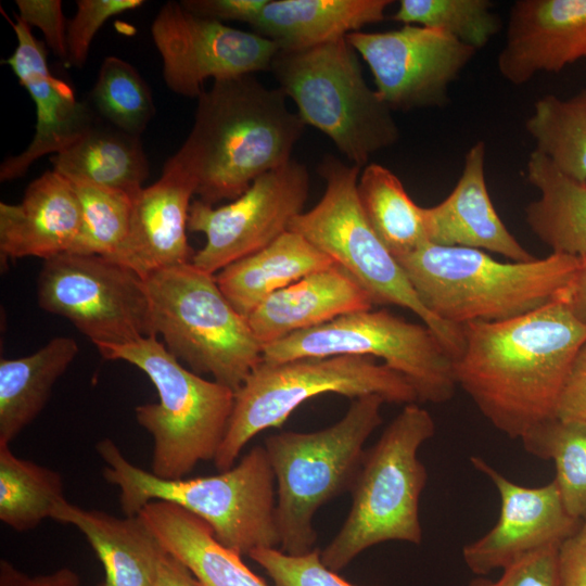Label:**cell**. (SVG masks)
Wrapping results in <instances>:
<instances>
[{
  "mask_svg": "<svg viewBox=\"0 0 586 586\" xmlns=\"http://www.w3.org/2000/svg\"><path fill=\"white\" fill-rule=\"evenodd\" d=\"M462 329L463 348L453 360L455 381L494 428L521 438L556 417L571 366L586 342V326L561 301Z\"/></svg>",
  "mask_w": 586,
  "mask_h": 586,
  "instance_id": "1",
  "label": "cell"
},
{
  "mask_svg": "<svg viewBox=\"0 0 586 586\" xmlns=\"http://www.w3.org/2000/svg\"><path fill=\"white\" fill-rule=\"evenodd\" d=\"M286 98L253 74L214 80L202 91L192 128L174 154L194 176L199 200H234L292 160L306 125Z\"/></svg>",
  "mask_w": 586,
  "mask_h": 586,
  "instance_id": "2",
  "label": "cell"
},
{
  "mask_svg": "<svg viewBox=\"0 0 586 586\" xmlns=\"http://www.w3.org/2000/svg\"><path fill=\"white\" fill-rule=\"evenodd\" d=\"M396 260L423 306L457 327L509 320L560 301L581 265L558 253L504 263L484 251L429 242Z\"/></svg>",
  "mask_w": 586,
  "mask_h": 586,
  "instance_id": "3",
  "label": "cell"
},
{
  "mask_svg": "<svg viewBox=\"0 0 586 586\" xmlns=\"http://www.w3.org/2000/svg\"><path fill=\"white\" fill-rule=\"evenodd\" d=\"M95 450L104 462V480L119 489L125 515H137L151 501L173 502L206 522L215 537L240 556L259 548H279L275 474L265 447H253L218 474L164 480L132 462L111 440Z\"/></svg>",
  "mask_w": 586,
  "mask_h": 586,
  "instance_id": "4",
  "label": "cell"
},
{
  "mask_svg": "<svg viewBox=\"0 0 586 586\" xmlns=\"http://www.w3.org/2000/svg\"><path fill=\"white\" fill-rule=\"evenodd\" d=\"M434 433L431 413L411 403L365 450L349 491L347 518L321 550V560L329 569L340 572L362 551L385 542L421 544L419 502L428 472L418 453Z\"/></svg>",
  "mask_w": 586,
  "mask_h": 586,
  "instance_id": "5",
  "label": "cell"
},
{
  "mask_svg": "<svg viewBox=\"0 0 586 586\" xmlns=\"http://www.w3.org/2000/svg\"><path fill=\"white\" fill-rule=\"evenodd\" d=\"M102 357L127 361L144 372L158 403L135 408V418L153 438L151 472L178 480L202 461H214L228 430L234 392L184 368L157 336L97 347Z\"/></svg>",
  "mask_w": 586,
  "mask_h": 586,
  "instance_id": "6",
  "label": "cell"
},
{
  "mask_svg": "<svg viewBox=\"0 0 586 586\" xmlns=\"http://www.w3.org/2000/svg\"><path fill=\"white\" fill-rule=\"evenodd\" d=\"M384 399H353L336 423L315 432L283 431L264 443L277 484L279 548L293 556L311 551L317 540L316 511L349 492L365 454V443L382 423Z\"/></svg>",
  "mask_w": 586,
  "mask_h": 586,
  "instance_id": "7",
  "label": "cell"
},
{
  "mask_svg": "<svg viewBox=\"0 0 586 586\" xmlns=\"http://www.w3.org/2000/svg\"><path fill=\"white\" fill-rule=\"evenodd\" d=\"M151 335L196 374L235 392L263 360V346L245 316L221 292L215 275L192 263L143 278Z\"/></svg>",
  "mask_w": 586,
  "mask_h": 586,
  "instance_id": "8",
  "label": "cell"
},
{
  "mask_svg": "<svg viewBox=\"0 0 586 586\" xmlns=\"http://www.w3.org/2000/svg\"><path fill=\"white\" fill-rule=\"evenodd\" d=\"M270 72L305 125L328 136L353 165L361 168L398 140L391 109L367 85L358 53L346 38L305 50H279Z\"/></svg>",
  "mask_w": 586,
  "mask_h": 586,
  "instance_id": "9",
  "label": "cell"
},
{
  "mask_svg": "<svg viewBox=\"0 0 586 586\" xmlns=\"http://www.w3.org/2000/svg\"><path fill=\"white\" fill-rule=\"evenodd\" d=\"M328 393L352 399L378 395L392 404L418 402L415 388L404 375L371 356L262 360L234 392L228 430L213 461L215 467L219 471L232 468L255 435L280 428L304 402Z\"/></svg>",
  "mask_w": 586,
  "mask_h": 586,
  "instance_id": "10",
  "label": "cell"
},
{
  "mask_svg": "<svg viewBox=\"0 0 586 586\" xmlns=\"http://www.w3.org/2000/svg\"><path fill=\"white\" fill-rule=\"evenodd\" d=\"M360 167L326 155L317 167L326 181L320 201L297 215L289 230L302 234L341 266L373 305H395L417 315L455 359L463 348V329L430 313L404 269L367 221L357 194Z\"/></svg>",
  "mask_w": 586,
  "mask_h": 586,
  "instance_id": "11",
  "label": "cell"
},
{
  "mask_svg": "<svg viewBox=\"0 0 586 586\" xmlns=\"http://www.w3.org/2000/svg\"><path fill=\"white\" fill-rule=\"evenodd\" d=\"M360 355L380 358L404 375L418 402L442 404L457 387L453 358L425 326L386 309L360 310L263 346V361Z\"/></svg>",
  "mask_w": 586,
  "mask_h": 586,
  "instance_id": "12",
  "label": "cell"
},
{
  "mask_svg": "<svg viewBox=\"0 0 586 586\" xmlns=\"http://www.w3.org/2000/svg\"><path fill=\"white\" fill-rule=\"evenodd\" d=\"M37 301L41 309L69 320L97 347L151 335L143 279L103 256L64 253L44 259Z\"/></svg>",
  "mask_w": 586,
  "mask_h": 586,
  "instance_id": "13",
  "label": "cell"
},
{
  "mask_svg": "<svg viewBox=\"0 0 586 586\" xmlns=\"http://www.w3.org/2000/svg\"><path fill=\"white\" fill-rule=\"evenodd\" d=\"M310 179L305 165L291 160L257 179L231 203L214 207L191 203L188 230L206 237L192 264L216 275L228 265L266 247L289 231L303 213Z\"/></svg>",
  "mask_w": 586,
  "mask_h": 586,
  "instance_id": "14",
  "label": "cell"
},
{
  "mask_svg": "<svg viewBox=\"0 0 586 586\" xmlns=\"http://www.w3.org/2000/svg\"><path fill=\"white\" fill-rule=\"evenodd\" d=\"M163 63V78L175 93L198 98L203 84L270 71L279 47L254 31L202 17L180 2L167 1L151 25Z\"/></svg>",
  "mask_w": 586,
  "mask_h": 586,
  "instance_id": "15",
  "label": "cell"
},
{
  "mask_svg": "<svg viewBox=\"0 0 586 586\" xmlns=\"http://www.w3.org/2000/svg\"><path fill=\"white\" fill-rule=\"evenodd\" d=\"M346 39L370 67L391 111L443 106L449 85L476 52L441 30L416 25L355 31Z\"/></svg>",
  "mask_w": 586,
  "mask_h": 586,
  "instance_id": "16",
  "label": "cell"
},
{
  "mask_svg": "<svg viewBox=\"0 0 586 586\" xmlns=\"http://www.w3.org/2000/svg\"><path fill=\"white\" fill-rule=\"evenodd\" d=\"M470 461L491 480L500 499L496 524L462 548L464 564L477 576L502 570L535 551L559 547L582 524L564 508L555 481L527 487L510 481L479 456Z\"/></svg>",
  "mask_w": 586,
  "mask_h": 586,
  "instance_id": "17",
  "label": "cell"
},
{
  "mask_svg": "<svg viewBox=\"0 0 586 586\" xmlns=\"http://www.w3.org/2000/svg\"><path fill=\"white\" fill-rule=\"evenodd\" d=\"M12 28L17 44L2 62L11 67L21 86L29 93L37 118L29 145L2 162V182L25 176L38 158L66 150L97 123L89 102L77 99L74 89L51 73L43 42L35 38L30 27L17 17Z\"/></svg>",
  "mask_w": 586,
  "mask_h": 586,
  "instance_id": "18",
  "label": "cell"
},
{
  "mask_svg": "<svg viewBox=\"0 0 586 586\" xmlns=\"http://www.w3.org/2000/svg\"><path fill=\"white\" fill-rule=\"evenodd\" d=\"M196 180L173 155L153 184L133 199L128 235L111 260L142 279L174 266L192 263L195 254L187 237L191 198Z\"/></svg>",
  "mask_w": 586,
  "mask_h": 586,
  "instance_id": "19",
  "label": "cell"
},
{
  "mask_svg": "<svg viewBox=\"0 0 586 586\" xmlns=\"http://www.w3.org/2000/svg\"><path fill=\"white\" fill-rule=\"evenodd\" d=\"M586 56V0H518L497 59L500 75L523 85Z\"/></svg>",
  "mask_w": 586,
  "mask_h": 586,
  "instance_id": "20",
  "label": "cell"
},
{
  "mask_svg": "<svg viewBox=\"0 0 586 586\" xmlns=\"http://www.w3.org/2000/svg\"><path fill=\"white\" fill-rule=\"evenodd\" d=\"M81 225L72 183L55 170H47L28 184L20 203H0L1 263L71 253Z\"/></svg>",
  "mask_w": 586,
  "mask_h": 586,
  "instance_id": "21",
  "label": "cell"
},
{
  "mask_svg": "<svg viewBox=\"0 0 586 586\" xmlns=\"http://www.w3.org/2000/svg\"><path fill=\"white\" fill-rule=\"evenodd\" d=\"M485 143H474L451 193L433 207H422L426 239L442 246L489 251L511 262L533 260L536 257L510 233L492 203L485 181Z\"/></svg>",
  "mask_w": 586,
  "mask_h": 586,
  "instance_id": "22",
  "label": "cell"
},
{
  "mask_svg": "<svg viewBox=\"0 0 586 586\" xmlns=\"http://www.w3.org/2000/svg\"><path fill=\"white\" fill-rule=\"evenodd\" d=\"M372 308L366 291L334 264L272 293L246 319L265 346L343 315Z\"/></svg>",
  "mask_w": 586,
  "mask_h": 586,
  "instance_id": "23",
  "label": "cell"
},
{
  "mask_svg": "<svg viewBox=\"0 0 586 586\" xmlns=\"http://www.w3.org/2000/svg\"><path fill=\"white\" fill-rule=\"evenodd\" d=\"M52 520L75 526L86 537L103 565V586L155 585L167 551L138 514L119 518L65 499Z\"/></svg>",
  "mask_w": 586,
  "mask_h": 586,
  "instance_id": "24",
  "label": "cell"
},
{
  "mask_svg": "<svg viewBox=\"0 0 586 586\" xmlns=\"http://www.w3.org/2000/svg\"><path fill=\"white\" fill-rule=\"evenodd\" d=\"M138 515L199 586H267L245 565L242 556L219 543L211 526L186 509L154 500Z\"/></svg>",
  "mask_w": 586,
  "mask_h": 586,
  "instance_id": "25",
  "label": "cell"
},
{
  "mask_svg": "<svg viewBox=\"0 0 586 586\" xmlns=\"http://www.w3.org/2000/svg\"><path fill=\"white\" fill-rule=\"evenodd\" d=\"M391 0H269L252 27L279 50L297 51L346 38L384 20Z\"/></svg>",
  "mask_w": 586,
  "mask_h": 586,
  "instance_id": "26",
  "label": "cell"
},
{
  "mask_svg": "<svg viewBox=\"0 0 586 586\" xmlns=\"http://www.w3.org/2000/svg\"><path fill=\"white\" fill-rule=\"evenodd\" d=\"M334 264L302 234L289 230L260 251L228 265L215 277L230 304L247 317L272 293Z\"/></svg>",
  "mask_w": 586,
  "mask_h": 586,
  "instance_id": "27",
  "label": "cell"
},
{
  "mask_svg": "<svg viewBox=\"0 0 586 586\" xmlns=\"http://www.w3.org/2000/svg\"><path fill=\"white\" fill-rule=\"evenodd\" d=\"M78 351L73 337L56 336L28 356L1 358L0 444L10 445L38 417Z\"/></svg>",
  "mask_w": 586,
  "mask_h": 586,
  "instance_id": "28",
  "label": "cell"
},
{
  "mask_svg": "<svg viewBox=\"0 0 586 586\" xmlns=\"http://www.w3.org/2000/svg\"><path fill=\"white\" fill-rule=\"evenodd\" d=\"M53 170L69 181H84L136 196L149 177L140 137L97 123L75 143L51 157Z\"/></svg>",
  "mask_w": 586,
  "mask_h": 586,
  "instance_id": "29",
  "label": "cell"
},
{
  "mask_svg": "<svg viewBox=\"0 0 586 586\" xmlns=\"http://www.w3.org/2000/svg\"><path fill=\"white\" fill-rule=\"evenodd\" d=\"M526 178L539 198L525 208L533 233L552 253L586 257V184L561 173L546 156L533 151Z\"/></svg>",
  "mask_w": 586,
  "mask_h": 586,
  "instance_id": "30",
  "label": "cell"
},
{
  "mask_svg": "<svg viewBox=\"0 0 586 586\" xmlns=\"http://www.w3.org/2000/svg\"><path fill=\"white\" fill-rule=\"evenodd\" d=\"M357 194L367 221L396 259L429 242L422 207L411 200L388 168L377 163L366 165Z\"/></svg>",
  "mask_w": 586,
  "mask_h": 586,
  "instance_id": "31",
  "label": "cell"
},
{
  "mask_svg": "<svg viewBox=\"0 0 586 586\" xmlns=\"http://www.w3.org/2000/svg\"><path fill=\"white\" fill-rule=\"evenodd\" d=\"M62 475L48 467L17 457L0 444V521L16 532L36 528L52 519L65 500Z\"/></svg>",
  "mask_w": 586,
  "mask_h": 586,
  "instance_id": "32",
  "label": "cell"
},
{
  "mask_svg": "<svg viewBox=\"0 0 586 586\" xmlns=\"http://www.w3.org/2000/svg\"><path fill=\"white\" fill-rule=\"evenodd\" d=\"M525 127L537 152L564 175L586 182V90L569 99H538Z\"/></svg>",
  "mask_w": 586,
  "mask_h": 586,
  "instance_id": "33",
  "label": "cell"
},
{
  "mask_svg": "<svg viewBox=\"0 0 586 586\" xmlns=\"http://www.w3.org/2000/svg\"><path fill=\"white\" fill-rule=\"evenodd\" d=\"M520 440L528 454L553 461V481L564 508L574 519L586 522V423L553 417Z\"/></svg>",
  "mask_w": 586,
  "mask_h": 586,
  "instance_id": "34",
  "label": "cell"
},
{
  "mask_svg": "<svg viewBox=\"0 0 586 586\" xmlns=\"http://www.w3.org/2000/svg\"><path fill=\"white\" fill-rule=\"evenodd\" d=\"M103 123L140 137L155 114L151 90L129 62L106 56L88 100Z\"/></svg>",
  "mask_w": 586,
  "mask_h": 586,
  "instance_id": "35",
  "label": "cell"
},
{
  "mask_svg": "<svg viewBox=\"0 0 586 586\" xmlns=\"http://www.w3.org/2000/svg\"><path fill=\"white\" fill-rule=\"evenodd\" d=\"M69 182L82 217L80 234L71 253L113 258L128 235L135 196L89 182Z\"/></svg>",
  "mask_w": 586,
  "mask_h": 586,
  "instance_id": "36",
  "label": "cell"
},
{
  "mask_svg": "<svg viewBox=\"0 0 586 586\" xmlns=\"http://www.w3.org/2000/svg\"><path fill=\"white\" fill-rule=\"evenodd\" d=\"M493 7L488 0H400L393 18L441 30L477 50L500 29Z\"/></svg>",
  "mask_w": 586,
  "mask_h": 586,
  "instance_id": "37",
  "label": "cell"
},
{
  "mask_svg": "<svg viewBox=\"0 0 586 586\" xmlns=\"http://www.w3.org/2000/svg\"><path fill=\"white\" fill-rule=\"evenodd\" d=\"M249 557L264 569L276 586H358L329 569L318 548L298 556L288 555L280 548H259Z\"/></svg>",
  "mask_w": 586,
  "mask_h": 586,
  "instance_id": "38",
  "label": "cell"
},
{
  "mask_svg": "<svg viewBox=\"0 0 586 586\" xmlns=\"http://www.w3.org/2000/svg\"><path fill=\"white\" fill-rule=\"evenodd\" d=\"M142 0H78L77 10L67 22L66 43L68 65L84 67L91 42L112 16L140 8Z\"/></svg>",
  "mask_w": 586,
  "mask_h": 586,
  "instance_id": "39",
  "label": "cell"
},
{
  "mask_svg": "<svg viewBox=\"0 0 586 586\" xmlns=\"http://www.w3.org/2000/svg\"><path fill=\"white\" fill-rule=\"evenodd\" d=\"M558 548L530 553L502 569L497 579L477 576L468 586H559Z\"/></svg>",
  "mask_w": 586,
  "mask_h": 586,
  "instance_id": "40",
  "label": "cell"
},
{
  "mask_svg": "<svg viewBox=\"0 0 586 586\" xmlns=\"http://www.w3.org/2000/svg\"><path fill=\"white\" fill-rule=\"evenodd\" d=\"M18 18L29 27L35 26L44 36L48 48L68 65L66 30L62 2L60 0H16Z\"/></svg>",
  "mask_w": 586,
  "mask_h": 586,
  "instance_id": "41",
  "label": "cell"
},
{
  "mask_svg": "<svg viewBox=\"0 0 586 586\" xmlns=\"http://www.w3.org/2000/svg\"><path fill=\"white\" fill-rule=\"evenodd\" d=\"M556 417L586 423V342L578 349L563 385Z\"/></svg>",
  "mask_w": 586,
  "mask_h": 586,
  "instance_id": "42",
  "label": "cell"
},
{
  "mask_svg": "<svg viewBox=\"0 0 586 586\" xmlns=\"http://www.w3.org/2000/svg\"><path fill=\"white\" fill-rule=\"evenodd\" d=\"M269 0H184L180 3L191 13L217 21H238L249 25L259 16Z\"/></svg>",
  "mask_w": 586,
  "mask_h": 586,
  "instance_id": "43",
  "label": "cell"
},
{
  "mask_svg": "<svg viewBox=\"0 0 586 586\" xmlns=\"http://www.w3.org/2000/svg\"><path fill=\"white\" fill-rule=\"evenodd\" d=\"M559 586H586V522L558 548Z\"/></svg>",
  "mask_w": 586,
  "mask_h": 586,
  "instance_id": "44",
  "label": "cell"
},
{
  "mask_svg": "<svg viewBox=\"0 0 586 586\" xmlns=\"http://www.w3.org/2000/svg\"><path fill=\"white\" fill-rule=\"evenodd\" d=\"M0 586H80L78 574L69 568L28 575L5 559L0 560Z\"/></svg>",
  "mask_w": 586,
  "mask_h": 586,
  "instance_id": "45",
  "label": "cell"
},
{
  "mask_svg": "<svg viewBox=\"0 0 586 586\" xmlns=\"http://www.w3.org/2000/svg\"><path fill=\"white\" fill-rule=\"evenodd\" d=\"M560 301L577 321L586 326V257L581 258V265Z\"/></svg>",
  "mask_w": 586,
  "mask_h": 586,
  "instance_id": "46",
  "label": "cell"
},
{
  "mask_svg": "<svg viewBox=\"0 0 586 586\" xmlns=\"http://www.w3.org/2000/svg\"><path fill=\"white\" fill-rule=\"evenodd\" d=\"M154 586H199L190 571L175 557H164Z\"/></svg>",
  "mask_w": 586,
  "mask_h": 586,
  "instance_id": "47",
  "label": "cell"
},
{
  "mask_svg": "<svg viewBox=\"0 0 586 586\" xmlns=\"http://www.w3.org/2000/svg\"><path fill=\"white\" fill-rule=\"evenodd\" d=\"M97 586H103V583L98 584Z\"/></svg>",
  "mask_w": 586,
  "mask_h": 586,
  "instance_id": "48",
  "label": "cell"
},
{
  "mask_svg": "<svg viewBox=\"0 0 586 586\" xmlns=\"http://www.w3.org/2000/svg\"><path fill=\"white\" fill-rule=\"evenodd\" d=\"M585 184H586V182H585Z\"/></svg>",
  "mask_w": 586,
  "mask_h": 586,
  "instance_id": "49",
  "label": "cell"
}]
</instances>
